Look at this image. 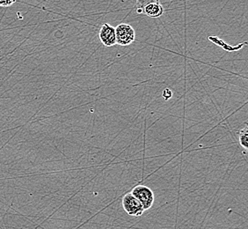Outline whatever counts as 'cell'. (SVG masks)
Wrapping results in <instances>:
<instances>
[{"label":"cell","instance_id":"obj_1","mask_svg":"<svg viewBox=\"0 0 248 229\" xmlns=\"http://www.w3.org/2000/svg\"><path fill=\"white\" fill-rule=\"evenodd\" d=\"M115 30L116 44L119 46H129L136 40V31L131 25L121 23Z\"/></svg>","mask_w":248,"mask_h":229},{"label":"cell","instance_id":"obj_2","mask_svg":"<svg viewBox=\"0 0 248 229\" xmlns=\"http://www.w3.org/2000/svg\"><path fill=\"white\" fill-rule=\"evenodd\" d=\"M130 193L139 199L141 205H143V210L147 211L153 207L154 204V193L149 187L138 185L134 188Z\"/></svg>","mask_w":248,"mask_h":229},{"label":"cell","instance_id":"obj_3","mask_svg":"<svg viewBox=\"0 0 248 229\" xmlns=\"http://www.w3.org/2000/svg\"><path fill=\"white\" fill-rule=\"evenodd\" d=\"M123 207L124 211L127 213L129 216H135L139 217L143 215L144 213L143 205L139 202L138 198H136L131 193H128L123 197Z\"/></svg>","mask_w":248,"mask_h":229},{"label":"cell","instance_id":"obj_4","mask_svg":"<svg viewBox=\"0 0 248 229\" xmlns=\"http://www.w3.org/2000/svg\"><path fill=\"white\" fill-rule=\"evenodd\" d=\"M99 39L100 43L107 48L116 45L115 27L108 23H104L102 25L99 31Z\"/></svg>","mask_w":248,"mask_h":229},{"label":"cell","instance_id":"obj_5","mask_svg":"<svg viewBox=\"0 0 248 229\" xmlns=\"http://www.w3.org/2000/svg\"><path fill=\"white\" fill-rule=\"evenodd\" d=\"M165 10L163 5L159 1H157V2L149 3L147 5H144L143 8L140 10L139 14H143L150 18H158L162 16Z\"/></svg>","mask_w":248,"mask_h":229},{"label":"cell","instance_id":"obj_6","mask_svg":"<svg viewBox=\"0 0 248 229\" xmlns=\"http://www.w3.org/2000/svg\"><path fill=\"white\" fill-rule=\"evenodd\" d=\"M239 143L241 147H243L246 151L248 148V128L246 125L243 129L240 130L239 132Z\"/></svg>","mask_w":248,"mask_h":229},{"label":"cell","instance_id":"obj_7","mask_svg":"<svg viewBox=\"0 0 248 229\" xmlns=\"http://www.w3.org/2000/svg\"><path fill=\"white\" fill-rule=\"evenodd\" d=\"M159 0H137V12L139 13L140 10L143 8L144 5H147L149 3H153V2H157Z\"/></svg>","mask_w":248,"mask_h":229},{"label":"cell","instance_id":"obj_8","mask_svg":"<svg viewBox=\"0 0 248 229\" xmlns=\"http://www.w3.org/2000/svg\"><path fill=\"white\" fill-rule=\"evenodd\" d=\"M17 0H0V6L2 7H9L11 5L16 3Z\"/></svg>","mask_w":248,"mask_h":229},{"label":"cell","instance_id":"obj_9","mask_svg":"<svg viewBox=\"0 0 248 229\" xmlns=\"http://www.w3.org/2000/svg\"><path fill=\"white\" fill-rule=\"evenodd\" d=\"M172 91L170 90V89L167 88V89L163 91V97L165 98V100H169L172 97Z\"/></svg>","mask_w":248,"mask_h":229}]
</instances>
